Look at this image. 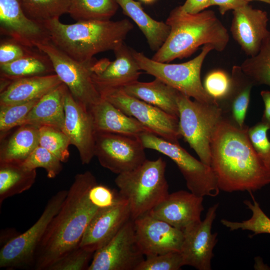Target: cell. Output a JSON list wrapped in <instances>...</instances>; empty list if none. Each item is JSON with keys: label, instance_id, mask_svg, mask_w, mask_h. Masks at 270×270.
<instances>
[{"label": "cell", "instance_id": "6da1fadb", "mask_svg": "<svg viewBox=\"0 0 270 270\" xmlns=\"http://www.w3.org/2000/svg\"><path fill=\"white\" fill-rule=\"evenodd\" d=\"M222 118L210 142V166L220 190L252 192L270 184V168L258 154L248 136Z\"/></svg>", "mask_w": 270, "mask_h": 270}, {"label": "cell", "instance_id": "7a4b0ae2", "mask_svg": "<svg viewBox=\"0 0 270 270\" xmlns=\"http://www.w3.org/2000/svg\"><path fill=\"white\" fill-rule=\"evenodd\" d=\"M97 184L90 171L76 174L56 214L36 250L33 269L48 270L55 262L79 246L89 222L98 210L88 198Z\"/></svg>", "mask_w": 270, "mask_h": 270}, {"label": "cell", "instance_id": "3957f363", "mask_svg": "<svg viewBox=\"0 0 270 270\" xmlns=\"http://www.w3.org/2000/svg\"><path fill=\"white\" fill-rule=\"evenodd\" d=\"M166 23L170 27V32L152 58L156 62H169L189 57L200 46L207 44L222 52L229 42L226 28L211 10L192 14L178 6L170 12Z\"/></svg>", "mask_w": 270, "mask_h": 270}, {"label": "cell", "instance_id": "277c9868", "mask_svg": "<svg viewBox=\"0 0 270 270\" xmlns=\"http://www.w3.org/2000/svg\"><path fill=\"white\" fill-rule=\"evenodd\" d=\"M50 42L73 59L84 62L100 52L115 50L124 44L134 26L127 19L88 20L64 24L59 19L42 23Z\"/></svg>", "mask_w": 270, "mask_h": 270}, {"label": "cell", "instance_id": "5b68a950", "mask_svg": "<svg viewBox=\"0 0 270 270\" xmlns=\"http://www.w3.org/2000/svg\"><path fill=\"white\" fill-rule=\"evenodd\" d=\"M166 166L161 157L146 159L137 168L116 178L115 184L120 196L128 202L132 220L149 212L169 194Z\"/></svg>", "mask_w": 270, "mask_h": 270}, {"label": "cell", "instance_id": "8992f818", "mask_svg": "<svg viewBox=\"0 0 270 270\" xmlns=\"http://www.w3.org/2000/svg\"><path fill=\"white\" fill-rule=\"evenodd\" d=\"M178 130L204 164L210 166V142L214 132L222 118L218 103L208 104L192 100L178 92Z\"/></svg>", "mask_w": 270, "mask_h": 270}, {"label": "cell", "instance_id": "52a82bcc", "mask_svg": "<svg viewBox=\"0 0 270 270\" xmlns=\"http://www.w3.org/2000/svg\"><path fill=\"white\" fill-rule=\"evenodd\" d=\"M214 50L211 44H205L196 57L181 64L156 62L133 49L132 52L140 70L190 98L200 102L213 104L218 102L205 90L200 80V71L206 57Z\"/></svg>", "mask_w": 270, "mask_h": 270}, {"label": "cell", "instance_id": "ba28073f", "mask_svg": "<svg viewBox=\"0 0 270 270\" xmlns=\"http://www.w3.org/2000/svg\"><path fill=\"white\" fill-rule=\"evenodd\" d=\"M144 148L158 151L170 158L182 174L188 190L200 196L215 197L220 193L210 166L190 154L178 142H174L146 132L137 136Z\"/></svg>", "mask_w": 270, "mask_h": 270}, {"label": "cell", "instance_id": "9c48e42d", "mask_svg": "<svg viewBox=\"0 0 270 270\" xmlns=\"http://www.w3.org/2000/svg\"><path fill=\"white\" fill-rule=\"evenodd\" d=\"M67 194L68 190H61L53 195L39 218L30 228L3 244L0 250V268L8 270L33 268L36 250Z\"/></svg>", "mask_w": 270, "mask_h": 270}, {"label": "cell", "instance_id": "30bf717a", "mask_svg": "<svg viewBox=\"0 0 270 270\" xmlns=\"http://www.w3.org/2000/svg\"><path fill=\"white\" fill-rule=\"evenodd\" d=\"M36 48L46 54L50 60L54 72L65 84L78 103L88 109L102 99L92 79L94 58L84 62L76 60L50 40L38 44Z\"/></svg>", "mask_w": 270, "mask_h": 270}, {"label": "cell", "instance_id": "8fae6325", "mask_svg": "<svg viewBox=\"0 0 270 270\" xmlns=\"http://www.w3.org/2000/svg\"><path fill=\"white\" fill-rule=\"evenodd\" d=\"M128 116L137 120L151 132L174 142H178L181 136L178 130V118L158 108L138 99L124 92L122 88L100 93Z\"/></svg>", "mask_w": 270, "mask_h": 270}, {"label": "cell", "instance_id": "7c38bea8", "mask_svg": "<svg viewBox=\"0 0 270 270\" xmlns=\"http://www.w3.org/2000/svg\"><path fill=\"white\" fill-rule=\"evenodd\" d=\"M144 149L137 137L96 132L94 156L102 166L117 174L144 162L146 159Z\"/></svg>", "mask_w": 270, "mask_h": 270}, {"label": "cell", "instance_id": "4fadbf2b", "mask_svg": "<svg viewBox=\"0 0 270 270\" xmlns=\"http://www.w3.org/2000/svg\"><path fill=\"white\" fill-rule=\"evenodd\" d=\"M144 256L136 240L134 220L130 219L94 252L88 270H136Z\"/></svg>", "mask_w": 270, "mask_h": 270}, {"label": "cell", "instance_id": "5bb4252c", "mask_svg": "<svg viewBox=\"0 0 270 270\" xmlns=\"http://www.w3.org/2000/svg\"><path fill=\"white\" fill-rule=\"evenodd\" d=\"M218 204L209 208L203 220L194 222L183 230L184 240L180 253L184 266L198 270H211L213 250L218 242V233L212 234L213 222Z\"/></svg>", "mask_w": 270, "mask_h": 270}, {"label": "cell", "instance_id": "9a60e30c", "mask_svg": "<svg viewBox=\"0 0 270 270\" xmlns=\"http://www.w3.org/2000/svg\"><path fill=\"white\" fill-rule=\"evenodd\" d=\"M134 220L138 245L144 256L180 252L183 232L148 212Z\"/></svg>", "mask_w": 270, "mask_h": 270}, {"label": "cell", "instance_id": "2e32d148", "mask_svg": "<svg viewBox=\"0 0 270 270\" xmlns=\"http://www.w3.org/2000/svg\"><path fill=\"white\" fill-rule=\"evenodd\" d=\"M64 122L62 131L78 150L82 164L94 156L96 131L90 110L76 102L69 90L64 98Z\"/></svg>", "mask_w": 270, "mask_h": 270}, {"label": "cell", "instance_id": "e0dca14e", "mask_svg": "<svg viewBox=\"0 0 270 270\" xmlns=\"http://www.w3.org/2000/svg\"><path fill=\"white\" fill-rule=\"evenodd\" d=\"M0 32L30 48L50 40L44 24L26 15L20 0H0Z\"/></svg>", "mask_w": 270, "mask_h": 270}, {"label": "cell", "instance_id": "ac0fdd59", "mask_svg": "<svg viewBox=\"0 0 270 270\" xmlns=\"http://www.w3.org/2000/svg\"><path fill=\"white\" fill-rule=\"evenodd\" d=\"M130 219V207L124 198L111 206L98 210L87 226L79 246L94 252L107 244Z\"/></svg>", "mask_w": 270, "mask_h": 270}, {"label": "cell", "instance_id": "d6986e66", "mask_svg": "<svg viewBox=\"0 0 270 270\" xmlns=\"http://www.w3.org/2000/svg\"><path fill=\"white\" fill-rule=\"evenodd\" d=\"M266 11L247 4L233 11L230 32L233 38L250 57L260 52L264 40L270 34Z\"/></svg>", "mask_w": 270, "mask_h": 270}, {"label": "cell", "instance_id": "ffe728a7", "mask_svg": "<svg viewBox=\"0 0 270 270\" xmlns=\"http://www.w3.org/2000/svg\"><path fill=\"white\" fill-rule=\"evenodd\" d=\"M203 200L204 197L190 191L178 190L169 194L148 212L182 231L190 224L201 220L204 210Z\"/></svg>", "mask_w": 270, "mask_h": 270}, {"label": "cell", "instance_id": "44dd1931", "mask_svg": "<svg viewBox=\"0 0 270 270\" xmlns=\"http://www.w3.org/2000/svg\"><path fill=\"white\" fill-rule=\"evenodd\" d=\"M114 52L116 59L101 74H92L93 82L100 94L135 82L142 74L132 48L123 44Z\"/></svg>", "mask_w": 270, "mask_h": 270}, {"label": "cell", "instance_id": "7402d4cb", "mask_svg": "<svg viewBox=\"0 0 270 270\" xmlns=\"http://www.w3.org/2000/svg\"><path fill=\"white\" fill-rule=\"evenodd\" d=\"M96 132L124 134L136 137L150 132L133 117L128 116L108 101L102 98L90 110Z\"/></svg>", "mask_w": 270, "mask_h": 270}, {"label": "cell", "instance_id": "603a6c76", "mask_svg": "<svg viewBox=\"0 0 270 270\" xmlns=\"http://www.w3.org/2000/svg\"><path fill=\"white\" fill-rule=\"evenodd\" d=\"M63 83L56 74L34 76L12 82L0 94V106L41 98Z\"/></svg>", "mask_w": 270, "mask_h": 270}, {"label": "cell", "instance_id": "cb8c5ba5", "mask_svg": "<svg viewBox=\"0 0 270 270\" xmlns=\"http://www.w3.org/2000/svg\"><path fill=\"white\" fill-rule=\"evenodd\" d=\"M67 90V86L62 83L42 96L20 126H49L62 130L65 118L64 98Z\"/></svg>", "mask_w": 270, "mask_h": 270}, {"label": "cell", "instance_id": "d4e9b609", "mask_svg": "<svg viewBox=\"0 0 270 270\" xmlns=\"http://www.w3.org/2000/svg\"><path fill=\"white\" fill-rule=\"evenodd\" d=\"M128 94L160 108L178 118V91L158 78L150 82L137 80L122 88Z\"/></svg>", "mask_w": 270, "mask_h": 270}, {"label": "cell", "instance_id": "484cf974", "mask_svg": "<svg viewBox=\"0 0 270 270\" xmlns=\"http://www.w3.org/2000/svg\"><path fill=\"white\" fill-rule=\"evenodd\" d=\"M34 48L13 62L0 64L2 86L7 87L12 82L22 78L55 74L48 56Z\"/></svg>", "mask_w": 270, "mask_h": 270}, {"label": "cell", "instance_id": "4316f807", "mask_svg": "<svg viewBox=\"0 0 270 270\" xmlns=\"http://www.w3.org/2000/svg\"><path fill=\"white\" fill-rule=\"evenodd\" d=\"M124 14L138 26L146 37L150 48L156 52L167 38L170 27L165 22L153 19L147 14L140 2L134 0H116Z\"/></svg>", "mask_w": 270, "mask_h": 270}, {"label": "cell", "instance_id": "83f0119b", "mask_svg": "<svg viewBox=\"0 0 270 270\" xmlns=\"http://www.w3.org/2000/svg\"><path fill=\"white\" fill-rule=\"evenodd\" d=\"M19 128L1 146L0 162H22L39 146V128L30 124Z\"/></svg>", "mask_w": 270, "mask_h": 270}, {"label": "cell", "instance_id": "f1b7e54d", "mask_svg": "<svg viewBox=\"0 0 270 270\" xmlns=\"http://www.w3.org/2000/svg\"><path fill=\"white\" fill-rule=\"evenodd\" d=\"M36 176V170H26L21 163L0 162V204L6 199L30 188Z\"/></svg>", "mask_w": 270, "mask_h": 270}, {"label": "cell", "instance_id": "f546056e", "mask_svg": "<svg viewBox=\"0 0 270 270\" xmlns=\"http://www.w3.org/2000/svg\"><path fill=\"white\" fill-rule=\"evenodd\" d=\"M118 6L116 0H70L68 14L76 22L110 20Z\"/></svg>", "mask_w": 270, "mask_h": 270}, {"label": "cell", "instance_id": "4dcf8cb0", "mask_svg": "<svg viewBox=\"0 0 270 270\" xmlns=\"http://www.w3.org/2000/svg\"><path fill=\"white\" fill-rule=\"evenodd\" d=\"M26 15L42 24L68 14L70 0H20Z\"/></svg>", "mask_w": 270, "mask_h": 270}, {"label": "cell", "instance_id": "1f68e13d", "mask_svg": "<svg viewBox=\"0 0 270 270\" xmlns=\"http://www.w3.org/2000/svg\"><path fill=\"white\" fill-rule=\"evenodd\" d=\"M240 66L254 84L270 87V34L263 42L259 52L247 58Z\"/></svg>", "mask_w": 270, "mask_h": 270}, {"label": "cell", "instance_id": "d6a6232c", "mask_svg": "<svg viewBox=\"0 0 270 270\" xmlns=\"http://www.w3.org/2000/svg\"><path fill=\"white\" fill-rule=\"evenodd\" d=\"M249 193L252 202L246 200L244 201V204L252 212L250 218L240 222L222 219L220 222L230 230L240 229L251 231L253 232L252 236L261 234H270V218L262 210L252 192Z\"/></svg>", "mask_w": 270, "mask_h": 270}, {"label": "cell", "instance_id": "836d02e7", "mask_svg": "<svg viewBox=\"0 0 270 270\" xmlns=\"http://www.w3.org/2000/svg\"><path fill=\"white\" fill-rule=\"evenodd\" d=\"M70 144L68 138L62 130L49 126L39 128V146L51 152L62 162L68 160Z\"/></svg>", "mask_w": 270, "mask_h": 270}, {"label": "cell", "instance_id": "e575fe53", "mask_svg": "<svg viewBox=\"0 0 270 270\" xmlns=\"http://www.w3.org/2000/svg\"><path fill=\"white\" fill-rule=\"evenodd\" d=\"M62 162L46 148L38 146L21 163L26 170H33L42 168L45 170L50 178L56 177L62 170Z\"/></svg>", "mask_w": 270, "mask_h": 270}, {"label": "cell", "instance_id": "d590c367", "mask_svg": "<svg viewBox=\"0 0 270 270\" xmlns=\"http://www.w3.org/2000/svg\"><path fill=\"white\" fill-rule=\"evenodd\" d=\"M0 106L1 136L16 126H19L34 104L39 100Z\"/></svg>", "mask_w": 270, "mask_h": 270}, {"label": "cell", "instance_id": "8d00e7d4", "mask_svg": "<svg viewBox=\"0 0 270 270\" xmlns=\"http://www.w3.org/2000/svg\"><path fill=\"white\" fill-rule=\"evenodd\" d=\"M180 252H172L146 256L136 270H179L184 266Z\"/></svg>", "mask_w": 270, "mask_h": 270}, {"label": "cell", "instance_id": "74e56055", "mask_svg": "<svg viewBox=\"0 0 270 270\" xmlns=\"http://www.w3.org/2000/svg\"><path fill=\"white\" fill-rule=\"evenodd\" d=\"M232 80L223 70H215L206 76L203 86L208 94L214 100L224 99L231 87Z\"/></svg>", "mask_w": 270, "mask_h": 270}, {"label": "cell", "instance_id": "f35d334b", "mask_svg": "<svg viewBox=\"0 0 270 270\" xmlns=\"http://www.w3.org/2000/svg\"><path fill=\"white\" fill-rule=\"evenodd\" d=\"M94 254L78 246L55 262L48 270H88Z\"/></svg>", "mask_w": 270, "mask_h": 270}, {"label": "cell", "instance_id": "ab89813d", "mask_svg": "<svg viewBox=\"0 0 270 270\" xmlns=\"http://www.w3.org/2000/svg\"><path fill=\"white\" fill-rule=\"evenodd\" d=\"M270 128L262 122L248 128L250 140L258 154L270 168V141L268 137V130Z\"/></svg>", "mask_w": 270, "mask_h": 270}, {"label": "cell", "instance_id": "60d3db41", "mask_svg": "<svg viewBox=\"0 0 270 270\" xmlns=\"http://www.w3.org/2000/svg\"><path fill=\"white\" fill-rule=\"evenodd\" d=\"M88 196L92 203L99 209L111 206L122 198L119 192L98 183L90 188Z\"/></svg>", "mask_w": 270, "mask_h": 270}, {"label": "cell", "instance_id": "b9f144b4", "mask_svg": "<svg viewBox=\"0 0 270 270\" xmlns=\"http://www.w3.org/2000/svg\"><path fill=\"white\" fill-rule=\"evenodd\" d=\"M32 48L10 38L0 44V64L13 62L27 54Z\"/></svg>", "mask_w": 270, "mask_h": 270}, {"label": "cell", "instance_id": "7bdbcfd3", "mask_svg": "<svg viewBox=\"0 0 270 270\" xmlns=\"http://www.w3.org/2000/svg\"><path fill=\"white\" fill-rule=\"evenodd\" d=\"M248 4L244 0H210V6H216L222 15L230 10H234Z\"/></svg>", "mask_w": 270, "mask_h": 270}, {"label": "cell", "instance_id": "ee69618b", "mask_svg": "<svg viewBox=\"0 0 270 270\" xmlns=\"http://www.w3.org/2000/svg\"><path fill=\"white\" fill-rule=\"evenodd\" d=\"M210 0H186L180 6L182 9L189 14L199 13L210 6Z\"/></svg>", "mask_w": 270, "mask_h": 270}, {"label": "cell", "instance_id": "f6af8a7d", "mask_svg": "<svg viewBox=\"0 0 270 270\" xmlns=\"http://www.w3.org/2000/svg\"><path fill=\"white\" fill-rule=\"evenodd\" d=\"M264 104V110L262 122L270 128V91L262 90L260 92Z\"/></svg>", "mask_w": 270, "mask_h": 270}, {"label": "cell", "instance_id": "bcb514c9", "mask_svg": "<svg viewBox=\"0 0 270 270\" xmlns=\"http://www.w3.org/2000/svg\"><path fill=\"white\" fill-rule=\"evenodd\" d=\"M110 61L108 58H102L96 60L92 67L94 74H98L102 72L109 66Z\"/></svg>", "mask_w": 270, "mask_h": 270}, {"label": "cell", "instance_id": "7dc6e473", "mask_svg": "<svg viewBox=\"0 0 270 270\" xmlns=\"http://www.w3.org/2000/svg\"><path fill=\"white\" fill-rule=\"evenodd\" d=\"M140 0L146 4H151L156 1V0Z\"/></svg>", "mask_w": 270, "mask_h": 270}, {"label": "cell", "instance_id": "c3c4849f", "mask_svg": "<svg viewBox=\"0 0 270 270\" xmlns=\"http://www.w3.org/2000/svg\"><path fill=\"white\" fill-rule=\"evenodd\" d=\"M244 0L246 1L248 3L252 1V0H258V1L263 2H265L267 4H270V0Z\"/></svg>", "mask_w": 270, "mask_h": 270}]
</instances>
